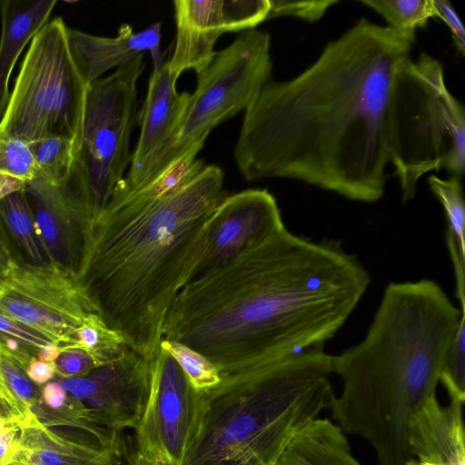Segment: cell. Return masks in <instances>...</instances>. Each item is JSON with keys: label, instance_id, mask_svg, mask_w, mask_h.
Wrapping results in <instances>:
<instances>
[{"label": "cell", "instance_id": "f35d334b", "mask_svg": "<svg viewBox=\"0 0 465 465\" xmlns=\"http://www.w3.org/2000/svg\"><path fill=\"white\" fill-rule=\"evenodd\" d=\"M25 186V183L19 179L0 174V200Z\"/></svg>", "mask_w": 465, "mask_h": 465}, {"label": "cell", "instance_id": "d590c367", "mask_svg": "<svg viewBox=\"0 0 465 465\" xmlns=\"http://www.w3.org/2000/svg\"><path fill=\"white\" fill-rule=\"evenodd\" d=\"M19 426L12 424L0 436V465H10L16 451Z\"/></svg>", "mask_w": 465, "mask_h": 465}, {"label": "cell", "instance_id": "44dd1931", "mask_svg": "<svg viewBox=\"0 0 465 465\" xmlns=\"http://www.w3.org/2000/svg\"><path fill=\"white\" fill-rule=\"evenodd\" d=\"M275 465H362L346 434L328 418L309 421L291 440Z\"/></svg>", "mask_w": 465, "mask_h": 465}, {"label": "cell", "instance_id": "e0dca14e", "mask_svg": "<svg viewBox=\"0 0 465 465\" xmlns=\"http://www.w3.org/2000/svg\"><path fill=\"white\" fill-rule=\"evenodd\" d=\"M462 402L429 398L408 424L406 465H465Z\"/></svg>", "mask_w": 465, "mask_h": 465}, {"label": "cell", "instance_id": "83f0119b", "mask_svg": "<svg viewBox=\"0 0 465 465\" xmlns=\"http://www.w3.org/2000/svg\"><path fill=\"white\" fill-rule=\"evenodd\" d=\"M160 348L177 361L195 391L206 390L220 382L221 375L216 366L193 349L164 339L161 341Z\"/></svg>", "mask_w": 465, "mask_h": 465}, {"label": "cell", "instance_id": "d6a6232c", "mask_svg": "<svg viewBox=\"0 0 465 465\" xmlns=\"http://www.w3.org/2000/svg\"><path fill=\"white\" fill-rule=\"evenodd\" d=\"M54 362L61 378L84 376L102 366L89 352L76 347L61 348Z\"/></svg>", "mask_w": 465, "mask_h": 465}, {"label": "cell", "instance_id": "9c48e42d", "mask_svg": "<svg viewBox=\"0 0 465 465\" xmlns=\"http://www.w3.org/2000/svg\"><path fill=\"white\" fill-rule=\"evenodd\" d=\"M272 70L271 36L257 29L243 31L230 45L216 52L212 62L197 74L181 126L168 148V165L195 142L205 141L223 122L246 111Z\"/></svg>", "mask_w": 465, "mask_h": 465}, {"label": "cell", "instance_id": "ac0fdd59", "mask_svg": "<svg viewBox=\"0 0 465 465\" xmlns=\"http://www.w3.org/2000/svg\"><path fill=\"white\" fill-rule=\"evenodd\" d=\"M161 30V22L137 33L130 25L123 24L116 37L109 38L67 27V39L77 70L88 87L111 68L121 67L145 52H150L153 69H158L164 62L160 49Z\"/></svg>", "mask_w": 465, "mask_h": 465}, {"label": "cell", "instance_id": "e575fe53", "mask_svg": "<svg viewBox=\"0 0 465 465\" xmlns=\"http://www.w3.org/2000/svg\"><path fill=\"white\" fill-rule=\"evenodd\" d=\"M28 378L36 385H44L56 374L54 361H41L37 358L31 361L25 369Z\"/></svg>", "mask_w": 465, "mask_h": 465}, {"label": "cell", "instance_id": "5bb4252c", "mask_svg": "<svg viewBox=\"0 0 465 465\" xmlns=\"http://www.w3.org/2000/svg\"><path fill=\"white\" fill-rule=\"evenodd\" d=\"M177 79L170 72L168 61L150 75L146 96L137 114L139 139L127 174L115 186L110 201L126 197L161 171L191 97L188 92L177 91Z\"/></svg>", "mask_w": 465, "mask_h": 465}, {"label": "cell", "instance_id": "8992f818", "mask_svg": "<svg viewBox=\"0 0 465 465\" xmlns=\"http://www.w3.org/2000/svg\"><path fill=\"white\" fill-rule=\"evenodd\" d=\"M388 152L403 203L414 198L420 178L429 172L464 173V107L449 91L440 62L426 53L408 59L395 76Z\"/></svg>", "mask_w": 465, "mask_h": 465}, {"label": "cell", "instance_id": "ffe728a7", "mask_svg": "<svg viewBox=\"0 0 465 465\" xmlns=\"http://www.w3.org/2000/svg\"><path fill=\"white\" fill-rule=\"evenodd\" d=\"M57 1H0V120L10 96L9 80L25 45L49 21Z\"/></svg>", "mask_w": 465, "mask_h": 465}, {"label": "cell", "instance_id": "ba28073f", "mask_svg": "<svg viewBox=\"0 0 465 465\" xmlns=\"http://www.w3.org/2000/svg\"><path fill=\"white\" fill-rule=\"evenodd\" d=\"M143 69L141 54L87 87L72 173L88 195L92 223L107 207L130 165L131 134L138 114L136 84Z\"/></svg>", "mask_w": 465, "mask_h": 465}, {"label": "cell", "instance_id": "8d00e7d4", "mask_svg": "<svg viewBox=\"0 0 465 465\" xmlns=\"http://www.w3.org/2000/svg\"><path fill=\"white\" fill-rule=\"evenodd\" d=\"M136 446L120 434L118 448L112 465H136Z\"/></svg>", "mask_w": 465, "mask_h": 465}, {"label": "cell", "instance_id": "7a4b0ae2", "mask_svg": "<svg viewBox=\"0 0 465 465\" xmlns=\"http://www.w3.org/2000/svg\"><path fill=\"white\" fill-rule=\"evenodd\" d=\"M371 277L333 240L282 227L231 262L187 282L163 339L211 361L220 374L323 346L365 294Z\"/></svg>", "mask_w": 465, "mask_h": 465}, {"label": "cell", "instance_id": "30bf717a", "mask_svg": "<svg viewBox=\"0 0 465 465\" xmlns=\"http://www.w3.org/2000/svg\"><path fill=\"white\" fill-rule=\"evenodd\" d=\"M0 312L70 347L75 331L96 307L76 276L54 263L12 259L0 282Z\"/></svg>", "mask_w": 465, "mask_h": 465}, {"label": "cell", "instance_id": "836d02e7", "mask_svg": "<svg viewBox=\"0 0 465 465\" xmlns=\"http://www.w3.org/2000/svg\"><path fill=\"white\" fill-rule=\"evenodd\" d=\"M434 16L445 23L451 33L454 45L462 55L465 53V32L461 21L450 2L431 0Z\"/></svg>", "mask_w": 465, "mask_h": 465}, {"label": "cell", "instance_id": "52a82bcc", "mask_svg": "<svg viewBox=\"0 0 465 465\" xmlns=\"http://www.w3.org/2000/svg\"><path fill=\"white\" fill-rule=\"evenodd\" d=\"M86 91L70 52L67 26L55 17L30 41L0 120V137L29 143L63 136L79 146Z\"/></svg>", "mask_w": 465, "mask_h": 465}, {"label": "cell", "instance_id": "60d3db41", "mask_svg": "<svg viewBox=\"0 0 465 465\" xmlns=\"http://www.w3.org/2000/svg\"><path fill=\"white\" fill-rule=\"evenodd\" d=\"M136 465H163V463L150 456L141 454L137 451Z\"/></svg>", "mask_w": 465, "mask_h": 465}, {"label": "cell", "instance_id": "d4e9b609", "mask_svg": "<svg viewBox=\"0 0 465 465\" xmlns=\"http://www.w3.org/2000/svg\"><path fill=\"white\" fill-rule=\"evenodd\" d=\"M388 23V27L415 38V31L434 17L431 0H361Z\"/></svg>", "mask_w": 465, "mask_h": 465}, {"label": "cell", "instance_id": "74e56055", "mask_svg": "<svg viewBox=\"0 0 465 465\" xmlns=\"http://www.w3.org/2000/svg\"><path fill=\"white\" fill-rule=\"evenodd\" d=\"M13 255L8 243L0 230V282L5 278L7 273Z\"/></svg>", "mask_w": 465, "mask_h": 465}, {"label": "cell", "instance_id": "4fadbf2b", "mask_svg": "<svg viewBox=\"0 0 465 465\" xmlns=\"http://www.w3.org/2000/svg\"><path fill=\"white\" fill-rule=\"evenodd\" d=\"M176 41L168 61L177 78L185 70L203 71L215 55L218 38L254 29L267 20L270 0H175Z\"/></svg>", "mask_w": 465, "mask_h": 465}, {"label": "cell", "instance_id": "484cf974", "mask_svg": "<svg viewBox=\"0 0 465 465\" xmlns=\"http://www.w3.org/2000/svg\"><path fill=\"white\" fill-rule=\"evenodd\" d=\"M52 341L49 336L0 312V352L25 371L40 348Z\"/></svg>", "mask_w": 465, "mask_h": 465}, {"label": "cell", "instance_id": "3957f363", "mask_svg": "<svg viewBox=\"0 0 465 465\" xmlns=\"http://www.w3.org/2000/svg\"><path fill=\"white\" fill-rule=\"evenodd\" d=\"M223 172L205 165L153 198L110 202L92 223L76 279L104 322L149 362L170 306L202 254L209 220L226 196Z\"/></svg>", "mask_w": 465, "mask_h": 465}, {"label": "cell", "instance_id": "d6986e66", "mask_svg": "<svg viewBox=\"0 0 465 465\" xmlns=\"http://www.w3.org/2000/svg\"><path fill=\"white\" fill-rule=\"evenodd\" d=\"M19 428L11 464L112 465L118 448V443L109 448L93 439L59 433L41 424L33 412Z\"/></svg>", "mask_w": 465, "mask_h": 465}, {"label": "cell", "instance_id": "7bdbcfd3", "mask_svg": "<svg viewBox=\"0 0 465 465\" xmlns=\"http://www.w3.org/2000/svg\"><path fill=\"white\" fill-rule=\"evenodd\" d=\"M163 465H167V464H163Z\"/></svg>", "mask_w": 465, "mask_h": 465}, {"label": "cell", "instance_id": "b9f144b4", "mask_svg": "<svg viewBox=\"0 0 465 465\" xmlns=\"http://www.w3.org/2000/svg\"><path fill=\"white\" fill-rule=\"evenodd\" d=\"M10 465H21V464H10Z\"/></svg>", "mask_w": 465, "mask_h": 465}, {"label": "cell", "instance_id": "2e32d148", "mask_svg": "<svg viewBox=\"0 0 465 465\" xmlns=\"http://www.w3.org/2000/svg\"><path fill=\"white\" fill-rule=\"evenodd\" d=\"M25 190L52 262L76 276L93 221L87 195L70 180L53 185L37 178Z\"/></svg>", "mask_w": 465, "mask_h": 465}, {"label": "cell", "instance_id": "603a6c76", "mask_svg": "<svg viewBox=\"0 0 465 465\" xmlns=\"http://www.w3.org/2000/svg\"><path fill=\"white\" fill-rule=\"evenodd\" d=\"M41 395V388L11 358L0 352V403L5 418L18 426L32 414Z\"/></svg>", "mask_w": 465, "mask_h": 465}, {"label": "cell", "instance_id": "cb8c5ba5", "mask_svg": "<svg viewBox=\"0 0 465 465\" xmlns=\"http://www.w3.org/2000/svg\"><path fill=\"white\" fill-rule=\"evenodd\" d=\"M28 145L36 163L38 178L53 185H61L69 180L78 149L74 141L50 136Z\"/></svg>", "mask_w": 465, "mask_h": 465}, {"label": "cell", "instance_id": "6da1fadb", "mask_svg": "<svg viewBox=\"0 0 465 465\" xmlns=\"http://www.w3.org/2000/svg\"><path fill=\"white\" fill-rule=\"evenodd\" d=\"M414 41L361 19L297 76L267 83L235 144L242 176L294 179L351 201H379L393 83Z\"/></svg>", "mask_w": 465, "mask_h": 465}, {"label": "cell", "instance_id": "4316f807", "mask_svg": "<svg viewBox=\"0 0 465 465\" xmlns=\"http://www.w3.org/2000/svg\"><path fill=\"white\" fill-rule=\"evenodd\" d=\"M123 337L111 329L99 314L90 316L75 331L72 346L89 352L101 365L121 354Z\"/></svg>", "mask_w": 465, "mask_h": 465}, {"label": "cell", "instance_id": "f546056e", "mask_svg": "<svg viewBox=\"0 0 465 465\" xmlns=\"http://www.w3.org/2000/svg\"><path fill=\"white\" fill-rule=\"evenodd\" d=\"M428 183L431 192L441 203L447 221V228L465 243V205L462 185L460 177L441 179L430 175Z\"/></svg>", "mask_w": 465, "mask_h": 465}, {"label": "cell", "instance_id": "1f68e13d", "mask_svg": "<svg viewBox=\"0 0 465 465\" xmlns=\"http://www.w3.org/2000/svg\"><path fill=\"white\" fill-rule=\"evenodd\" d=\"M337 3V0H270L271 7L267 20L284 15L315 22L321 19L325 12Z\"/></svg>", "mask_w": 465, "mask_h": 465}, {"label": "cell", "instance_id": "8fae6325", "mask_svg": "<svg viewBox=\"0 0 465 465\" xmlns=\"http://www.w3.org/2000/svg\"><path fill=\"white\" fill-rule=\"evenodd\" d=\"M197 391L165 351L152 362L146 407L135 430L139 453L167 465H183L196 411Z\"/></svg>", "mask_w": 465, "mask_h": 465}, {"label": "cell", "instance_id": "ab89813d", "mask_svg": "<svg viewBox=\"0 0 465 465\" xmlns=\"http://www.w3.org/2000/svg\"><path fill=\"white\" fill-rule=\"evenodd\" d=\"M60 352V345L57 342L52 341L40 348L37 359L46 361H55Z\"/></svg>", "mask_w": 465, "mask_h": 465}, {"label": "cell", "instance_id": "7402d4cb", "mask_svg": "<svg viewBox=\"0 0 465 465\" xmlns=\"http://www.w3.org/2000/svg\"><path fill=\"white\" fill-rule=\"evenodd\" d=\"M0 230L14 259L32 265L53 263L36 231L25 188L0 200Z\"/></svg>", "mask_w": 465, "mask_h": 465}, {"label": "cell", "instance_id": "4dcf8cb0", "mask_svg": "<svg viewBox=\"0 0 465 465\" xmlns=\"http://www.w3.org/2000/svg\"><path fill=\"white\" fill-rule=\"evenodd\" d=\"M0 174L25 183L38 178L36 163L28 143L12 137H0Z\"/></svg>", "mask_w": 465, "mask_h": 465}, {"label": "cell", "instance_id": "277c9868", "mask_svg": "<svg viewBox=\"0 0 465 465\" xmlns=\"http://www.w3.org/2000/svg\"><path fill=\"white\" fill-rule=\"evenodd\" d=\"M464 315L432 280L391 282L364 339L331 356L342 382L331 417L345 434L371 444L378 465H406L409 421L436 394Z\"/></svg>", "mask_w": 465, "mask_h": 465}, {"label": "cell", "instance_id": "5b68a950", "mask_svg": "<svg viewBox=\"0 0 465 465\" xmlns=\"http://www.w3.org/2000/svg\"><path fill=\"white\" fill-rule=\"evenodd\" d=\"M331 374L323 346L220 374L197 391L183 465H275L294 435L330 410Z\"/></svg>", "mask_w": 465, "mask_h": 465}, {"label": "cell", "instance_id": "9a60e30c", "mask_svg": "<svg viewBox=\"0 0 465 465\" xmlns=\"http://www.w3.org/2000/svg\"><path fill=\"white\" fill-rule=\"evenodd\" d=\"M282 227L277 202L267 190L226 195L209 220L203 249L189 282L231 262Z\"/></svg>", "mask_w": 465, "mask_h": 465}, {"label": "cell", "instance_id": "f1b7e54d", "mask_svg": "<svg viewBox=\"0 0 465 465\" xmlns=\"http://www.w3.org/2000/svg\"><path fill=\"white\" fill-rule=\"evenodd\" d=\"M440 381L450 401H465V315L449 344L443 358Z\"/></svg>", "mask_w": 465, "mask_h": 465}, {"label": "cell", "instance_id": "7c38bea8", "mask_svg": "<svg viewBox=\"0 0 465 465\" xmlns=\"http://www.w3.org/2000/svg\"><path fill=\"white\" fill-rule=\"evenodd\" d=\"M151 379L152 362L125 345L119 356L88 374L59 381L90 411L97 425L117 436L125 429H137Z\"/></svg>", "mask_w": 465, "mask_h": 465}]
</instances>
